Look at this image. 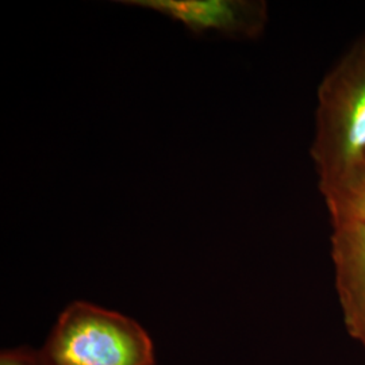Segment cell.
Instances as JSON below:
<instances>
[{"mask_svg": "<svg viewBox=\"0 0 365 365\" xmlns=\"http://www.w3.org/2000/svg\"><path fill=\"white\" fill-rule=\"evenodd\" d=\"M365 155V33L322 78L312 157L319 191L330 194Z\"/></svg>", "mask_w": 365, "mask_h": 365, "instance_id": "cell-1", "label": "cell"}, {"mask_svg": "<svg viewBox=\"0 0 365 365\" xmlns=\"http://www.w3.org/2000/svg\"><path fill=\"white\" fill-rule=\"evenodd\" d=\"M42 351L52 365H156L153 341L137 321L83 300L60 314Z\"/></svg>", "mask_w": 365, "mask_h": 365, "instance_id": "cell-2", "label": "cell"}, {"mask_svg": "<svg viewBox=\"0 0 365 365\" xmlns=\"http://www.w3.org/2000/svg\"><path fill=\"white\" fill-rule=\"evenodd\" d=\"M170 18L195 37L210 33L225 38H260L268 24V6L261 0H128L119 1Z\"/></svg>", "mask_w": 365, "mask_h": 365, "instance_id": "cell-3", "label": "cell"}, {"mask_svg": "<svg viewBox=\"0 0 365 365\" xmlns=\"http://www.w3.org/2000/svg\"><path fill=\"white\" fill-rule=\"evenodd\" d=\"M331 260L344 322L365 349V223L331 221Z\"/></svg>", "mask_w": 365, "mask_h": 365, "instance_id": "cell-4", "label": "cell"}, {"mask_svg": "<svg viewBox=\"0 0 365 365\" xmlns=\"http://www.w3.org/2000/svg\"><path fill=\"white\" fill-rule=\"evenodd\" d=\"M324 197L331 221L365 223V155L346 178Z\"/></svg>", "mask_w": 365, "mask_h": 365, "instance_id": "cell-5", "label": "cell"}, {"mask_svg": "<svg viewBox=\"0 0 365 365\" xmlns=\"http://www.w3.org/2000/svg\"><path fill=\"white\" fill-rule=\"evenodd\" d=\"M0 365H52L43 351H34L29 346L3 351Z\"/></svg>", "mask_w": 365, "mask_h": 365, "instance_id": "cell-6", "label": "cell"}]
</instances>
